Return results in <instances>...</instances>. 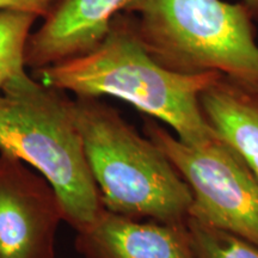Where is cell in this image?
Masks as SVG:
<instances>
[{
    "instance_id": "52a82bcc",
    "label": "cell",
    "mask_w": 258,
    "mask_h": 258,
    "mask_svg": "<svg viewBox=\"0 0 258 258\" xmlns=\"http://www.w3.org/2000/svg\"><path fill=\"white\" fill-rule=\"evenodd\" d=\"M127 0H60L25 47V67L32 71L78 57L105 37L111 19Z\"/></svg>"
},
{
    "instance_id": "277c9868",
    "label": "cell",
    "mask_w": 258,
    "mask_h": 258,
    "mask_svg": "<svg viewBox=\"0 0 258 258\" xmlns=\"http://www.w3.org/2000/svg\"><path fill=\"white\" fill-rule=\"evenodd\" d=\"M122 12L158 63L173 72H218L258 90V44L243 3L224 0H127Z\"/></svg>"
},
{
    "instance_id": "4fadbf2b",
    "label": "cell",
    "mask_w": 258,
    "mask_h": 258,
    "mask_svg": "<svg viewBox=\"0 0 258 258\" xmlns=\"http://www.w3.org/2000/svg\"><path fill=\"white\" fill-rule=\"evenodd\" d=\"M241 3L247 9L253 21L258 22V0H243Z\"/></svg>"
},
{
    "instance_id": "8fae6325",
    "label": "cell",
    "mask_w": 258,
    "mask_h": 258,
    "mask_svg": "<svg viewBox=\"0 0 258 258\" xmlns=\"http://www.w3.org/2000/svg\"><path fill=\"white\" fill-rule=\"evenodd\" d=\"M195 258H258V246L196 219L186 221Z\"/></svg>"
},
{
    "instance_id": "7a4b0ae2",
    "label": "cell",
    "mask_w": 258,
    "mask_h": 258,
    "mask_svg": "<svg viewBox=\"0 0 258 258\" xmlns=\"http://www.w3.org/2000/svg\"><path fill=\"white\" fill-rule=\"evenodd\" d=\"M71 112L106 211L132 219L186 224L192 194L166 154L111 105L77 97Z\"/></svg>"
},
{
    "instance_id": "30bf717a",
    "label": "cell",
    "mask_w": 258,
    "mask_h": 258,
    "mask_svg": "<svg viewBox=\"0 0 258 258\" xmlns=\"http://www.w3.org/2000/svg\"><path fill=\"white\" fill-rule=\"evenodd\" d=\"M36 18L18 10L0 11V92L10 79L25 71V47Z\"/></svg>"
},
{
    "instance_id": "3957f363",
    "label": "cell",
    "mask_w": 258,
    "mask_h": 258,
    "mask_svg": "<svg viewBox=\"0 0 258 258\" xmlns=\"http://www.w3.org/2000/svg\"><path fill=\"white\" fill-rule=\"evenodd\" d=\"M62 90L22 72L0 92V153L34 167L50 183L76 232L99 217L103 203Z\"/></svg>"
},
{
    "instance_id": "9c48e42d",
    "label": "cell",
    "mask_w": 258,
    "mask_h": 258,
    "mask_svg": "<svg viewBox=\"0 0 258 258\" xmlns=\"http://www.w3.org/2000/svg\"><path fill=\"white\" fill-rule=\"evenodd\" d=\"M200 102L209 125L237 148L258 177V90L220 76Z\"/></svg>"
},
{
    "instance_id": "8992f818",
    "label": "cell",
    "mask_w": 258,
    "mask_h": 258,
    "mask_svg": "<svg viewBox=\"0 0 258 258\" xmlns=\"http://www.w3.org/2000/svg\"><path fill=\"white\" fill-rule=\"evenodd\" d=\"M62 205L48 180L0 153V258H54Z\"/></svg>"
},
{
    "instance_id": "5b68a950",
    "label": "cell",
    "mask_w": 258,
    "mask_h": 258,
    "mask_svg": "<svg viewBox=\"0 0 258 258\" xmlns=\"http://www.w3.org/2000/svg\"><path fill=\"white\" fill-rule=\"evenodd\" d=\"M144 131L188 183L192 194L189 218L258 246V177L237 148L218 134L190 146L150 116Z\"/></svg>"
},
{
    "instance_id": "7c38bea8",
    "label": "cell",
    "mask_w": 258,
    "mask_h": 258,
    "mask_svg": "<svg viewBox=\"0 0 258 258\" xmlns=\"http://www.w3.org/2000/svg\"><path fill=\"white\" fill-rule=\"evenodd\" d=\"M60 0H0L2 10H18L47 18Z\"/></svg>"
},
{
    "instance_id": "6da1fadb",
    "label": "cell",
    "mask_w": 258,
    "mask_h": 258,
    "mask_svg": "<svg viewBox=\"0 0 258 258\" xmlns=\"http://www.w3.org/2000/svg\"><path fill=\"white\" fill-rule=\"evenodd\" d=\"M34 78L77 97L111 96L158 118L182 143L203 145L217 135L200 97L221 76L218 72L182 74L153 60L139 38L131 15L118 12L105 37L85 55L32 71Z\"/></svg>"
},
{
    "instance_id": "ba28073f",
    "label": "cell",
    "mask_w": 258,
    "mask_h": 258,
    "mask_svg": "<svg viewBox=\"0 0 258 258\" xmlns=\"http://www.w3.org/2000/svg\"><path fill=\"white\" fill-rule=\"evenodd\" d=\"M76 247L84 258H195L186 224L141 222L105 208L77 232Z\"/></svg>"
}]
</instances>
